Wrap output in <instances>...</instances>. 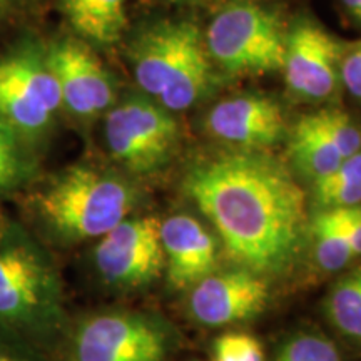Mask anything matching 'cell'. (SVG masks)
I'll return each instance as SVG.
<instances>
[{
  "instance_id": "3957f363",
  "label": "cell",
  "mask_w": 361,
  "mask_h": 361,
  "mask_svg": "<svg viewBox=\"0 0 361 361\" xmlns=\"http://www.w3.org/2000/svg\"><path fill=\"white\" fill-rule=\"evenodd\" d=\"M134 204L128 180L87 164L64 169L35 197L40 219L66 241L102 238L128 219Z\"/></svg>"
},
{
  "instance_id": "484cf974",
  "label": "cell",
  "mask_w": 361,
  "mask_h": 361,
  "mask_svg": "<svg viewBox=\"0 0 361 361\" xmlns=\"http://www.w3.org/2000/svg\"><path fill=\"white\" fill-rule=\"evenodd\" d=\"M164 2L173 4V6H180V7H201V6H211V4L224 2V0H164Z\"/></svg>"
},
{
  "instance_id": "9a60e30c",
  "label": "cell",
  "mask_w": 361,
  "mask_h": 361,
  "mask_svg": "<svg viewBox=\"0 0 361 361\" xmlns=\"http://www.w3.org/2000/svg\"><path fill=\"white\" fill-rule=\"evenodd\" d=\"M72 29L96 45H112L128 25V0H61Z\"/></svg>"
},
{
  "instance_id": "8992f818",
  "label": "cell",
  "mask_w": 361,
  "mask_h": 361,
  "mask_svg": "<svg viewBox=\"0 0 361 361\" xmlns=\"http://www.w3.org/2000/svg\"><path fill=\"white\" fill-rule=\"evenodd\" d=\"M112 157L130 173L152 174L168 164L178 146L179 126L173 112L146 94H130L112 106L104 123Z\"/></svg>"
},
{
  "instance_id": "e0dca14e",
  "label": "cell",
  "mask_w": 361,
  "mask_h": 361,
  "mask_svg": "<svg viewBox=\"0 0 361 361\" xmlns=\"http://www.w3.org/2000/svg\"><path fill=\"white\" fill-rule=\"evenodd\" d=\"M326 311L343 335L361 341V268L350 271L333 286Z\"/></svg>"
},
{
  "instance_id": "ffe728a7",
  "label": "cell",
  "mask_w": 361,
  "mask_h": 361,
  "mask_svg": "<svg viewBox=\"0 0 361 361\" xmlns=\"http://www.w3.org/2000/svg\"><path fill=\"white\" fill-rule=\"evenodd\" d=\"M22 135L0 116V192L17 188L27 174Z\"/></svg>"
},
{
  "instance_id": "30bf717a",
  "label": "cell",
  "mask_w": 361,
  "mask_h": 361,
  "mask_svg": "<svg viewBox=\"0 0 361 361\" xmlns=\"http://www.w3.org/2000/svg\"><path fill=\"white\" fill-rule=\"evenodd\" d=\"M345 45L311 20H298L286 32L284 79L298 97L326 101L340 80Z\"/></svg>"
},
{
  "instance_id": "2e32d148",
  "label": "cell",
  "mask_w": 361,
  "mask_h": 361,
  "mask_svg": "<svg viewBox=\"0 0 361 361\" xmlns=\"http://www.w3.org/2000/svg\"><path fill=\"white\" fill-rule=\"evenodd\" d=\"M290 154L296 169L313 180L333 173L345 159L340 151L311 124L308 116H305L293 129Z\"/></svg>"
},
{
  "instance_id": "7a4b0ae2",
  "label": "cell",
  "mask_w": 361,
  "mask_h": 361,
  "mask_svg": "<svg viewBox=\"0 0 361 361\" xmlns=\"http://www.w3.org/2000/svg\"><path fill=\"white\" fill-rule=\"evenodd\" d=\"M128 57L142 94L173 114L191 109L213 89V61L191 20L159 19L142 25L130 39Z\"/></svg>"
},
{
  "instance_id": "ac0fdd59",
  "label": "cell",
  "mask_w": 361,
  "mask_h": 361,
  "mask_svg": "<svg viewBox=\"0 0 361 361\" xmlns=\"http://www.w3.org/2000/svg\"><path fill=\"white\" fill-rule=\"evenodd\" d=\"M311 228H313L314 236L316 259H318L322 269L333 273V271L345 268L350 263V259L355 258V252L351 250L348 239L338 228L329 211L323 209L316 216Z\"/></svg>"
},
{
  "instance_id": "d4e9b609",
  "label": "cell",
  "mask_w": 361,
  "mask_h": 361,
  "mask_svg": "<svg viewBox=\"0 0 361 361\" xmlns=\"http://www.w3.org/2000/svg\"><path fill=\"white\" fill-rule=\"evenodd\" d=\"M340 80L351 96L361 101V42L345 51L340 64Z\"/></svg>"
},
{
  "instance_id": "5bb4252c",
  "label": "cell",
  "mask_w": 361,
  "mask_h": 361,
  "mask_svg": "<svg viewBox=\"0 0 361 361\" xmlns=\"http://www.w3.org/2000/svg\"><path fill=\"white\" fill-rule=\"evenodd\" d=\"M161 241L169 283L178 290L196 286L216 271V239L192 216L176 214L161 223Z\"/></svg>"
},
{
  "instance_id": "7402d4cb",
  "label": "cell",
  "mask_w": 361,
  "mask_h": 361,
  "mask_svg": "<svg viewBox=\"0 0 361 361\" xmlns=\"http://www.w3.org/2000/svg\"><path fill=\"white\" fill-rule=\"evenodd\" d=\"M216 361H264V351L255 336L228 333L214 341Z\"/></svg>"
},
{
  "instance_id": "ba28073f",
  "label": "cell",
  "mask_w": 361,
  "mask_h": 361,
  "mask_svg": "<svg viewBox=\"0 0 361 361\" xmlns=\"http://www.w3.org/2000/svg\"><path fill=\"white\" fill-rule=\"evenodd\" d=\"M94 261L101 278L116 288H141L159 278L166 266L161 223L156 218L124 219L99 238Z\"/></svg>"
},
{
  "instance_id": "cb8c5ba5",
  "label": "cell",
  "mask_w": 361,
  "mask_h": 361,
  "mask_svg": "<svg viewBox=\"0 0 361 361\" xmlns=\"http://www.w3.org/2000/svg\"><path fill=\"white\" fill-rule=\"evenodd\" d=\"M335 219L338 228L341 229L348 239L355 256H361V204L353 207H338V209H326Z\"/></svg>"
},
{
  "instance_id": "4fadbf2b",
  "label": "cell",
  "mask_w": 361,
  "mask_h": 361,
  "mask_svg": "<svg viewBox=\"0 0 361 361\" xmlns=\"http://www.w3.org/2000/svg\"><path fill=\"white\" fill-rule=\"evenodd\" d=\"M206 129L223 142L261 151L283 137L284 117L273 99L245 94L216 104L206 117Z\"/></svg>"
},
{
  "instance_id": "f1b7e54d",
  "label": "cell",
  "mask_w": 361,
  "mask_h": 361,
  "mask_svg": "<svg viewBox=\"0 0 361 361\" xmlns=\"http://www.w3.org/2000/svg\"><path fill=\"white\" fill-rule=\"evenodd\" d=\"M343 4H345V7L348 8V12L353 16L358 11H361V0H341Z\"/></svg>"
},
{
  "instance_id": "44dd1931",
  "label": "cell",
  "mask_w": 361,
  "mask_h": 361,
  "mask_svg": "<svg viewBox=\"0 0 361 361\" xmlns=\"http://www.w3.org/2000/svg\"><path fill=\"white\" fill-rule=\"evenodd\" d=\"M276 361H341V356L326 338L301 335L291 338L283 346Z\"/></svg>"
},
{
  "instance_id": "6da1fadb",
  "label": "cell",
  "mask_w": 361,
  "mask_h": 361,
  "mask_svg": "<svg viewBox=\"0 0 361 361\" xmlns=\"http://www.w3.org/2000/svg\"><path fill=\"white\" fill-rule=\"evenodd\" d=\"M183 189L241 268L263 276L293 263L303 241L306 200L278 159L246 149L207 157L188 169Z\"/></svg>"
},
{
  "instance_id": "d6986e66",
  "label": "cell",
  "mask_w": 361,
  "mask_h": 361,
  "mask_svg": "<svg viewBox=\"0 0 361 361\" xmlns=\"http://www.w3.org/2000/svg\"><path fill=\"white\" fill-rule=\"evenodd\" d=\"M308 119L345 159L361 152V130L345 111L319 109L308 114Z\"/></svg>"
},
{
  "instance_id": "7c38bea8",
  "label": "cell",
  "mask_w": 361,
  "mask_h": 361,
  "mask_svg": "<svg viewBox=\"0 0 361 361\" xmlns=\"http://www.w3.org/2000/svg\"><path fill=\"white\" fill-rule=\"evenodd\" d=\"M268 283L250 269L213 273L194 286L191 311L206 326H226L255 318L268 303Z\"/></svg>"
},
{
  "instance_id": "83f0119b",
  "label": "cell",
  "mask_w": 361,
  "mask_h": 361,
  "mask_svg": "<svg viewBox=\"0 0 361 361\" xmlns=\"http://www.w3.org/2000/svg\"><path fill=\"white\" fill-rule=\"evenodd\" d=\"M0 361H25V360L19 355L12 353L11 350L2 348V346H0Z\"/></svg>"
},
{
  "instance_id": "f546056e",
  "label": "cell",
  "mask_w": 361,
  "mask_h": 361,
  "mask_svg": "<svg viewBox=\"0 0 361 361\" xmlns=\"http://www.w3.org/2000/svg\"><path fill=\"white\" fill-rule=\"evenodd\" d=\"M353 17H355V19L358 20L360 24H361V11H358V12H356V13H353Z\"/></svg>"
},
{
  "instance_id": "5b68a950",
  "label": "cell",
  "mask_w": 361,
  "mask_h": 361,
  "mask_svg": "<svg viewBox=\"0 0 361 361\" xmlns=\"http://www.w3.org/2000/svg\"><path fill=\"white\" fill-rule=\"evenodd\" d=\"M213 64L228 74L283 71L286 30L274 12L247 2H228L211 20L204 37Z\"/></svg>"
},
{
  "instance_id": "603a6c76",
  "label": "cell",
  "mask_w": 361,
  "mask_h": 361,
  "mask_svg": "<svg viewBox=\"0 0 361 361\" xmlns=\"http://www.w3.org/2000/svg\"><path fill=\"white\" fill-rule=\"evenodd\" d=\"M316 204L323 209L353 207L361 204V183H326L314 180Z\"/></svg>"
},
{
  "instance_id": "277c9868",
  "label": "cell",
  "mask_w": 361,
  "mask_h": 361,
  "mask_svg": "<svg viewBox=\"0 0 361 361\" xmlns=\"http://www.w3.org/2000/svg\"><path fill=\"white\" fill-rule=\"evenodd\" d=\"M61 286L45 252L25 234L0 236V324L39 333L56 324Z\"/></svg>"
},
{
  "instance_id": "8fae6325",
  "label": "cell",
  "mask_w": 361,
  "mask_h": 361,
  "mask_svg": "<svg viewBox=\"0 0 361 361\" xmlns=\"http://www.w3.org/2000/svg\"><path fill=\"white\" fill-rule=\"evenodd\" d=\"M45 57L61 90L62 106L72 114L92 117L114 106V79L84 42L57 40L45 51Z\"/></svg>"
},
{
  "instance_id": "9c48e42d",
  "label": "cell",
  "mask_w": 361,
  "mask_h": 361,
  "mask_svg": "<svg viewBox=\"0 0 361 361\" xmlns=\"http://www.w3.org/2000/svg\"><path fill=\"white\" fill-rule=\"evenodd\" d=\"M166 351L159 324L134 313L92 316L74 338V361H164Z\"/></svg>"
},
{
  "instance_id": "52a82bcc",
  "label": "cell",
  "mask_w": 361,
  "mask_h": 361,
  "mask_svg": "<svg viewBox=\"0 0 361 361\" xmlns=\"http://www.w3.org/2000/svg\"><path fill=\"white\" fill-rule=\"evenodd\" d=\"M61 106V90L45 51L24 45L0 57V116L22 137L44 134Z\"/></svg>"
},
{
  "instance_id": "4316f807",
  "label": "cell",
  "mask_w": 361,
  "mask_h": 361,
  "mask_svg": "<svg viewBox=\"0 0 361 361\" xmlns=\"http://www.w3.org/2000/svg\"><path fill=\"white\" fill-rule=\"evenodd\" d=\"M25 0H0V19L8 16V13L20 7Z\"/></svg>"
}]
</instances>
